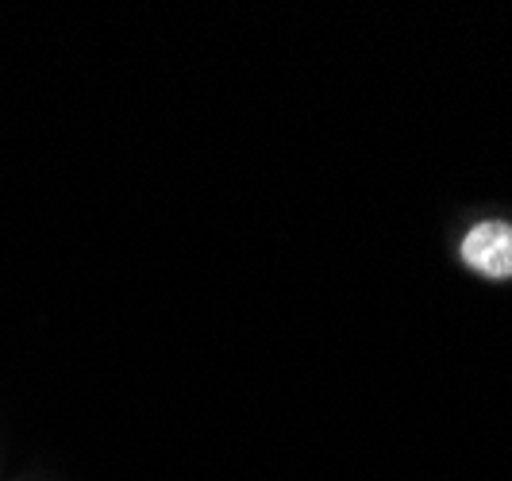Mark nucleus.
Masks as SVG:
<instances>
[{
	"mask_svg": "<svg viewBox=\"0 0 512 481\" xmlns=\"http://www.w3.org/2000/svg\"><path fill=\"white\" fill-rule=\"evenodd\" d=\"M462 262L482 278H512V224H501V220L474 224L462 239Z\"/></svg>",
	"mask_w": 512,
	"mask_h": 481,
	"instance_id": "f257e3e1",
	"label": "nucleus"
}]
</instances>
